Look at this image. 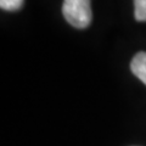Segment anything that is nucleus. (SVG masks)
<instances>
[{
  "mask_svg": "<svg viewBox=\"0 0 146 146\" xmlns=\"http://www.w3.org/2000/svg\"><path fill=\"white\" fill-rule=\"evenodd\" d=\"M62 13L66 21L76 28H86L93 20L90 0H63Z\"/></svg>",
  "mask_w": 146,
  "mask_h": 146,
  "instance_id": "1",
  "label": "nucleus"
},
{
  "mask_svg": "<svg viewBox=\"0 0 146 146\" xmlns=\"http://www.w3.org/2000/svg\"><path fill=\"white\" fill-rule=\"evenodd\" d=\"M130 70L146 85V52L140 51L135 55L130 62Z\"/></svg>",
  "mask_w": 146,
  "mask_h": 146,
  "instance_id": "2",
  "label": "nucleus"
},
{
  "mask_svg": "<svg viewBox=\"0 0 146 146\" xmlns=\"http://www.w3.org/2000/svg\"><path fill=\"white\" fill-rule=\"evenodd\" d=\"M134 15L136 21H146V0H134Z\"/></svg>",
  "mask_w": 146,
  "mask_h": 146,
  "instance_id": "3",
  "label": "nucleus"
},
{
  "mask_svg": "<svg viewBox=\"0 0 146 146\" xmlns=\"http://www.w3.org/2000/svg\"><path fill=\"white\" fill-rule=\"evenodd\" d=\"M25 0H0V7L6 11L20 10L23 5Z\"/></svg>",
  "mask_w": 146,
  "mask_h": 146,
  "instance_id": "4",
  "label": "nucleus"
}]
</instances>
